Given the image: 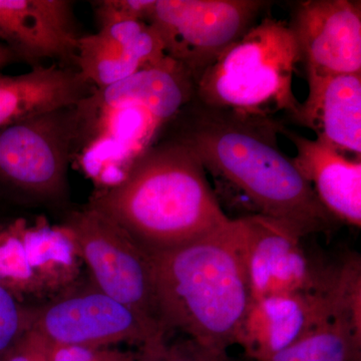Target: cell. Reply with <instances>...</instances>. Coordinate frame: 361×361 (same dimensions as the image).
Returning <instances> with one entry per match:
<instances>
[{
	"label": "cell",
	"mask_w": 361,
	"mask_h": 361,
	"mask_svg": "<svg viewBox=\"0 0 361 361\" xmlns=\"http://www.w3.org/2000/svg\"><path fill=\"white\" fill-rule=\"evenodd\" d=\"M251 300L279 294L322 290L329 267L311 262L290 226L258 214L242 217Z\"/></svg>",
	"instance_id": "10"
},
{
	"label": "cell",
	"mask_w": 361,
	"mask_h": 361,
	"mask_svg": "<svg viewBox=\"0 0 361 361\" xmlns=\"http://www.w3.org/2000/svg\"><path fill=\"white\" fill-rule=\"evenodd\" d=\"M308 94L292 122L341 153L361 155V73L306 70Z\"/></svg>",
	"instance_id": "15"
},
{
	"label": "cell",
	"mask_w": 361,
	"mask_h": 361,
	"mask_svg": "<svg viewBox=\"0 0 361 361\" xmlns=\"http://www.w3.org/2000/svg\"><path fill=\"white\" fill-rule=\"evenodd\" d=\"M242 217L201 238L149 255L164 329L207 348L236 344L251 302Z\"/></svg>",
	"instance_id": "4"
},
{
	"label": "cell",
	"mask_w": 361,
	"mask_h": 361,
	"mask_svg": "<svg viewBox=\"0 0 361 361\" xmlns=\"http://www.w3.org/2000/svg\"><path fill=\"white\" fill-rule=\"evenodd\" d=\"M32 329L56 345L111 348L130 343L139 350L167 341L169 334L97 287L35 310Z\"/></svg>",
	"instance_id": "8"
},
{
	"label": "cell",
	"mask_w": 361,
	"mask_h": 361,
	"mask_svg": "<svg viewBox=\"0 0 361 361\" xmlns=\"http://www.w3.org/2000/svg\"><path fill=\"white\" fill-rule=\"evenodd\" d=\"M73 7L68 0H0V42L32 68L47 59L75 68L82 35Z\"/></svg>",
	"instance_id": "12"
},
{
	"label": "cell",
	"mask_w": 361,
	"mask_h": 361,
	"mask_svg": "<svg viewBox=\"0 0 361 361\" xmlns=\"http://www.w3.org/2000/svg\"><path fill=\"white\" fill-rule=\"evenodd\" d=\"M21 227L18 222L0 230V286L16 297L42 288L26 253Z\"/></svg>",
	"instance_id": "19"
},
{
	"label": "cell",
	"mask_w": 361,
	"mask_h": 361,
	"mask_svg": "<svg viewBox=\"0 0 361 361\" xmlns=\"http://www.w3.org/2000/svg\"><path fill=\"white\" fill-rule=\"evenodd\" d=\"M198 157L166 135L118 184L97 190L90 207L122 229L148 255L171 250L231 221Z\"/></svg>",
	"instance_id": "2"
},
{
	"label": "cell",
	"mask_w": 361,
	"mask_h": 361,
	"mask_svg": "<svg viewBox=\"0 0 361 361\" xmlns=\"http://www.w3.org/2000/svg\"><path fill=\"white\" fill-rule=\"evenodd\" d=\"M94 89L75 68L52 63L0 77V129L68 108Z\"/></svg>",
	"instance_id": "17"
},
{
	"label": "cell",
	"mask_w": 361,
	"mask_h": 361,
	"mask_svg": "<svg viewBox=\"0 0 361 361\" xmlns=\"http://www.w3.org/2000/svg\"><path fill=\"white\" fill-rule=\"evenodd\" d=\"M280 134L296 149L293 161L323 208L337 221L361 225V161L319 139L311 140L285 127Z\"/></svg>",
	"instance_id": "16"
},
{
	"label": "cell",
	"mask_w": 361,
	"mask_h": 361,
	"mask_svg": "<svg viewBox=\"0 0 361 361\" xmlns=\"http://www.w3.org/2000/svg\"><path fill=\"white\" fill-rule=\"evenodd\" d=\"M61 229L89 267L97 289L164 329L151 258L146 252L90 207L71 214Z\"/></svg>",
	"instance_id": "7"
},
{
	"label": "cell",
	"mask_w": 361,
	"mask_h": 361,
	"mask_svg": "<svg viewBox=\"0 0 361 361\" xmlns=\"http://www.w3.org/2000/svg\"><path fill=\"white\" fill-rule=\"evenodd\" d=\"M302 61L288 21L265 16L215 59L195 82V99L206 106L290 120L300 106L293 75Z\"/></svg>",
	"instance_id": "5"
},
{
	"label": "cell",
	"mask_w": 361,
	"mask_h": 361,
	"mask_svg": "<svg viewBox=\"0 0 361 361\" xmlns=\"http://www.w3.org/2000/svg\"><path fill=\"white\" fill-rule=\"evenodd\" d=\"M269 4L262 0H154L146 21L160 35L166 56L196 82Z\"/></svg>",
	"instance_id": "6"
},
{
	"label": "cell",
	"mask_w": 361,
	"mask_h": 361,
	"mask_svg": "<svg viewBox=\"0 0 361 361\" xmlns=\"http://www.w3.org/2000/svg\"><path fill=\"white\" fill-rule=\"evenodd\" d=\"M195 97L189 71L169 56L94 87L73 108L71 165L101 189L118 184Z\"/></svg>",
	"instance_id": "3"
},
{
	"label": "cell",
	"mask_w": 361,
	"mask_h": 361,
	"mask_svg": "<svg viewBox=\"0 0 361 361\" xmlns=\"http://www.w3.org/2000/svg\"><path fill=\"white\" fill-rule=\"evenodd\" d=\"M166 56L155 28L142 20H121L80 37L75 68L94 87L132 77Z\"/></svg>",
	"instance_id": "14"
},
{
	"label": "cell",
	"mask_w": 361,
	"mask_h": 361,
	"mask_svg": "<svg viewBox=\"0 0 361 361\" xmlns=\"http://www.w3.org/2000/svg\"><path fill=\"white\" fill-rule=\"evenodd\" d=\"M282 123L272 116L213 108L192 99L165 133L198 157L206 171L246 197L258 215L302 236L326 231L334 218L278 145Z\"/></svg>",
	"instance_id": "1"
},
{
	"label": "cell",
	"mask_w": 361,
	"mask_h": 361,
	"mask_svg": "<svg viewBox=\"0 0 361 361\" xmlns=\"http://www.w3.org/2000/svg\"><path fill=\"white\" fill-rule=\"evenodd\" d=\"M331 290L279 294L251 300L236 344L254 361H266L330 318L345 315Z\"/></svg>",
	"instance_id": "11"
},
{
	"label": "cell",
	"mask_w": 361,
	"mask_h": 361,
	"mask_svg": "<svg viewBox=\"0 0 361 361\" xmlns=\"http://www.w3.org/2000/svg\"><path fill=\"white\" fill-rule=\"evenodd\" d=\"M288 23L306 70L361 73L360 1H300Z\"/></svg>",
	"instance_id": "13"
},
{
	"label": "cell",
	"mask_w": 361,
	"mask_h": 361,
	"mask_svg": "<svg viewBox=\"0 0 361 361\" xmlns=\"http://www.w3.org/2000/svg\"><path fill=\"white\" fill-rule=\"evenodd\" d=\"M153 4L154 0H99L92 2V7L102 27L121 20L146 21Z\"/></svg>",
	"instance_id": "22"
},
{
	"label": "cell",
	"mask_w": 361,
	"mask_h": 361,
	"mask_svg": "<svg viewBox=\"0 0 361 361\" xmlns=\"http://www.w3.org/2000/svg\"><path fill=\"white\" fill-rule=\"evenodd\" d=\"M137 361H235L227 351L215 350L194 339L165 341L159 345L137 351Z\"/></svg>",
	"instance_id": "21"
},
{
	"label": "cell",
	"mask_w": 361,
	"mask_h": 361,
	"mask_svg": "<svg viewBox=\"0 0 361 361\" xmlns=\"http://www.w3.org/2000/svg\"><path fill=\"white\" fill-rule=\"evenodd\" d=\"M35 310L23 307L18 297L0 286V360L32 329Z\"/></svg>",
	"instance_id": "20"
},
{
	"label": "cell",
	"mask_w": 361,
	"mask_h": 361,
	"mask_svg": "<svg viewBox=\"0 0 361 361\" xmlns=\"http://www.w3.org/2000/svg\"><path fill=\"white\" fill-rule=\"evenodd\" d=\"M73 106L0 129V180L39 199L68 190Z\"/></svg>",
	"instance_id": "9"
},
{
	"label": "cell",
	"mask_w": 361,
	"mask_h": 361,
	"mask_svg": "<svg viewBox=\"0 0 361 361\" xmlns=\"http://www.w3.org/2000/svg\"><path fill=\"white\" fill-rule=\"evenodd\" d=\"M51 342L30 329L0 361H49Z\"/></svg>",
	"instance_id": "24"
},
{
	"label": "cell",
	"mask_w": 361,
	"mask_h": 361,
	"mask_svg": "<svg viewBox=\"0 0 361 361\" xmlns=\"http://www.w3.org/2000/svg\"><path fill=\"white\" fill-rule=\"evenodd\" d=\"M361 323L338 315L266 361H360Z\"/></svg>",
	"instance_id": "18"
},
{
	"label": "cell",
	"mask_w": 361,
	"mask_h": 361,
	"mask_svg": "<svg viewBox=\"0 0 361 361\" xmlns=\"http://www.w3.org/2000/svg\"><path fill=\"white\" fill-rule=\"evenodd\" d=\"M137 353L113 348L56 345L51 343L49 361H137Z\"/></svg>",
	"instance_id": "23"
},
{
	"label": "cell",
	"mask_w": 361,
	"mask_h": 361,
	"mask_svg": "<svg viewBox=\"0 0 361 361\" xmlns=\"http://www.w3.org/2000/svg\"><path fill=\"white\" fill-rule=\"evenodd\" d=\"M16 61L13 54L8 49L0 42V70L4 66L11 63V61Z\"/></svg>",
	"instance_id": "25"
}]
</instances>
